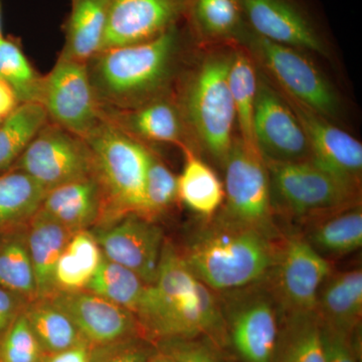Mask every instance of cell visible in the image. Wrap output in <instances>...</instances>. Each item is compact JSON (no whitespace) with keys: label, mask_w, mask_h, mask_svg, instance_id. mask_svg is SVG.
<instances>
[{"label":"cell","mask_w":362,"mask_h":362,"mask_svg":"<svg viewBox=\"0 0 362 362\" xmlns=\"http://www.w3.org/2000/svg\"><path fill=\"white\" fill-rule=\"evenodd\" d=\"M143 335L156 343L206 337L228 349L223 306L218 293L192 273L175 245L165 240L156 283L136 313Z\"/></svg>","instance_id":"6da1fadb"},{"label":"cell","mask_w":362,"mask_h":362,"mask_svg":"<svg viewBox=\"0 0 362 362\" xmlns=\"http://www.w3.org/2000/svg\"><path fill=\"white\" fill-rule=\"evenodd\" d=\"M180 42L175 25L148 42L95 54L87 68L102 113L130 110L160 98L175 70Z\"/></svg>","instance_id":"7a4b0ae2"},{"label":"cell","mask_w":362,"mask_h":362,"mask_svg":"<svg viewBox=\"0 0 362 362\" xmlns=\"http://www.w3.org/2000/svg\"><path fill=\"white\" fill-rule=\"evenodd\" d=\"M279 238L214 216L181 255L192 273L221 294L264 282L275 261Z\"/></svg>","instance_id":"3957f363"},{"label":"cell","mask_w":362,"mask_h":362,"mask_svg":"<svg viewBox=\"0 0 362 362\" xmlns=\"http://www.w3.org/2000/svg\"><path fill=\"white\" fill-rule=\"evenodd\" d=\"M232 52H214L188 78L180 111L187 130L216 161L232 148L235 106L228 85Z\"/></svg>","instance_id":"277c9868"},{"label":"cell","mask_w":362,"mask_h":362,"mask_svg":"<svg viewBox=\"0 0 362 362\" xmlns=\"http://www.w3.org/2000/svg\"><path fill=\"white\" fill-rule=\"evenodd\" d=\"M103 188L109 221L127 214L144 218V188L149 151L139 140L103 120L84 138Z\"/></svg>","instance_id":"5b68a950"},{"label":"cell","mask_w":362,"mask_h":362,"mask_svg":"<svg viewBox=\"0 0 362 362\" xmlns=\"http://www.w3.org/2000/svg\"><path fill=\"white\" fill-rule=\"evenodd\" d=\"M266 164L274 211L309 221L358 204V188L338 180L311 160Z\"/></svg>","instance_id":"8992f818"},{"label":"cell","mask_w":362,"mask_h":362,"mask_svg":"<svg viewBox=\"0 0 362 362\" xmlns=\"http://www.w3.org/2000/svg\"><path fill=\"white\" fill-rule=\"evenodd\" d=\"M228 347L240 362H273L282 312L265 283L221 293Z\"/></svg>","instance_id":"52a82bcc"},{"label":"cell","mask_w":362,"mask_h":362,"mask_svg":"<svg viewBox=\"0 0 362 362\" xmlns=\"http://www.w3.org/2000/svg\"><path fill=\"white\" fill-rule=\"evenodd\" d=\"M223 166L225 201L216 216L278 235L274 225L270 176L259 150L235 138Z\"/></svg>","instance_id":"ba28073f"},{"label":"cell","mask_w":362,"mask_h":362,"mask_svg":"<svg viewBox=\"0 0 362 362\" xmlns=\"http://www.w3.org/2000/svg\"><path fill=\"white\" fill-rule=\"evenodd\" d=\"M240 40L247 42L281 93L325 118L337 116L340 102L337 93L302 51L263 39L247 26Z\"/></svg>","instance_id":"9c48e42d"},{"label":"cell","mask_w":362,"mask_h":362,"mask_svg":"<svg viewBox=\"0 0 362 362\" xmlns=\"http://www.w3.org/2000/svg\"><path fill=\"white\" fill-rule=\"evenodd\" d=\"M332 271L329 259L302 233H291L279 238L275 261L264 283L282 314L309 313L315 312L319 290Z\"/></svg>","instance_id":"30bf717a"},{"label":"cell","mask_w":362,"mask_h":362,"mask_svg":"<svg viewBox=\"0 0 362 362\" xmlns=\"http://www.w3.org/2000/svg\"><path fill=\"white\" fill-rule=\"evenodd\" d=\"M11 168L23 171L47 192L95 175L94 159L84 138L49 120Z\"/></svg>","instance_id":"8fae6325"},{"label":"cell","mask_w":362,"mask_h":362,"mask_svg":"<svg viewBox=\"0 0 362 362\" xmlns=\"http://www.w3.org/2000/svg\"><path fill=\"white\" fill-rule=\"evenodd\" d=\"M40 104L49 121L83 138L104 120L87 64L63 57L42 78Z\"/></svg>","instance_id":"7c38bea8"},{"label":"cell","mask_w":362,"mask_h":362,"mask_svg":"<svg viewBox=\"0 0 362 362\" xmlns=\"http://www.w3.org/2000/svg\"><path fill=\"white\" fill-rule=\"evenodd\" d=\"M90 233L105 258L129 269L146 284L156 283L165 239L153 221L127 214Z\"/></svg>","instance_id":"4fadbf2b"},{"label":"cell","mask_w":362,"mask_h":362,"mask_svg":"<svg viewBox=\"0 0 362 362\" xmlns=\"http://www.w3.org/2000/svg\"><path fill=\"white\" fill-rule=\"evenodd\" d=\"M255 142L266 161L310 160L308 139L280 90L259 77L254 113Z\"/></svg>","instance_id":"5bb4252c"},{"label":"cell","mask_w":362,"mask_h":362,"mask_svg":"<svg viewBox=\"0 0 362 362\" xmlns=\"http://www.w3.org/2000/svg\"><path fill=\"white\" fill-rule=\"evenodd\" d=\"M49 300L71 319L90 347L144 338L132 312L94 293L87 290L57 292Z\"/></svg>","instance_id":"9a60e30c"},{"label":"cell","mask_w":362,"mask_h":362,"mask_svg":"<svg viewBox=\"0 0 362 362\" xmlns=\"http://www.w3.org/2000/svg\"><path fill=\"white\" fill-rule=\"evenodd\" d=\"M188 2L110 0L101 51L156 39L187 16Z\"/></svg>","instance_id":"2e32d148"},{"label":"cell","mask_w":362,"mask_h":362,"mask_svg":"<svg viewBox=\"0 0 362 362\" xmlns=\"http://www.w3.org/2000/svg\"><path fill=\"white\" fill-rule=\"evenodd\" d=\"M247 28L275 44L327 56V45L297 0H240Z\"/></svg>","instance_id":"e0dca14e"},{"label":"cell","mask_w":362,"mask_h":362,"mask_svg":"<svg viewBox=\"0 0 362 362\" xmlns=\"http://www.w3.org/2000/svg\"><path fill=\"white\" fill-rule=\"evenodd\" d=\"M303 128L310 160L326 173L352 187H361L362 145L349 133L337 127L329 119L319 115L283 94Z\"/></svg>","instance_id":"ac0fdd59"},{"label":"cell","mask_w":362,"mask_h":362,"mask_svg":"<svg viewBox=\"0 0 362 362\" xmlns=\"http://www.w3.org/2000/svg\"><path fill=\"white\" fill-rule=\"evenodd\" d=\"M40 209L71 233L88 230L104 218L103 188L96 175L59 185L47 192Z\"/></svg>","instance_id":"d6986e66"},{"label":"cell","mask_w":362,"mask_h":362,"mask_svg":"<svg viewBox=\"0 0 362 362\" xmlns=\"http://www.w3.org/2000/svg\"><path fill=\"white\" fill-rule=\"evenodd\" d=\"M315 312L322 325L349 334L358 332L362 317L361 269L331 272L319 290Z\"/></svg>","instance_id":"ffe728a7"},{"label":"cell","mask_w":362,"mask_h":362,"mask_svg":"<svg viewBox=\"0 0 362 362\" xmlns=\"http://www.w3.org/2000/svg\"><path fill=\"white\" fill-rule=\"evenodd\" d=\"M103 117L136 139L185 144L187 127L180 108L162 98L130 110L105 112Z\"/></svg>","instance_id":"44dd1931"},{"label":"cell","mask_w":362,"mask_h":362,"mask_svg":"<svg viewBox=\"0 0 362 362\" xmlns=\"http://www.w3.org/2000/svg\"><path fill=\"white\" fill-rule=\"evenodd\" d=\"M25 230L35 273L37 299H49L57 293V264L74 233L52 220L42 209L26 223Z\"/></svg>","instance_id":"7402d4cb"},{"label":"cell","mask_w":362,"mask_h":362,"mask_svg":"<svg viewBox=\"0 0 362 362\" xmlns=\"http://www.w3.org/2000/svg\"><path fill=\"white\" fill-rule=\"evenodd\" d=\"M304 238L324 258H340L362 246L361 204L311 218ZM310 221V220H309Z\"/></svg>","instance_id":"603a6c76"},{"label":"cell","mask_w":362,"mask_h":362,"mask_svg":"<svg viewBox=\"0 0 362 362\" xmlns=\"http://www.w3.org/2000/svg\"><path fill=\"white\" fill-rule=\"evenodd\" d=\"M110 0H71L61 56L87 64L101 51Z\"/></svg>","instance_id":"cb8c5ba5"},{"label":"cell","mask_w":362,"mask_h":362,"mask_svg":"<svg viewBox=\"0 0 362 362\" xmlns=\"http://www.w3.org/2000/svg\"><path fill=\"white\" fill-rule=\"evenodd\" d=\"M187 161L177 177L178 199L206 220L213 218L223 206L225 188L213 168L185 148Z\"/></svg>","instance_id":"d4e9b609"},{"label":"cell","mask_w":362,"mask_h":362,"mask_svg":"<svg viewBox=\"0 0 362 362\" xmlns=\"http://www.w3.org/2000/svg\"><path fill=\"white\" fill-rule=\"evenodd\" d=\"M47 190L18 169L0 175V235L26 226L42 207Z\"/></svg>","instance_id":"484cf974"},{"label":"cell","mask_w":362,"mask_h":362,"mask_svg":"<svg viewBox=\"0 0 362 362\" xmlns=\"http://www.w3.org/2000/svg\"><path fill=\"white\" fill-rule=\"evenodd\" d=\"M102 259L103 252L90 230L74 233L57 264V292L86 290Z\"/></svg>","instance_id":"4316f807"},{"label":"cell","mask_w":362,"mask_h":362,"mask_svg":"<svg viewBox=\"0 0 362 362\" xmlns=\"http://www.w3.org/2000/svg\"><path fill=\"white\" fill-rule=\"evenodd\" d=\"M273 362H325L320 321L316 312L282 314Z\"/></svg>","instance_id":"83f0119b"},{"label":"cell","mask_w":362,"mask_h":362,"mask_svg":"<svg viewBox=\"0 0 362 362\" xmlns=\"http://www.w3.org/2000/svg\"><path fill=\"white\" fill-rule=\"evenodd\" d=\"M185 18L204 40H240L247 28L240 0H189Z\"/></svg>","instance_id":"f1b7e54d"},{"label":"cell","mask_w":362,"mask_h":362,"mask_svg":"<svg viewBox=\"0 0 362 362\" xmlns=\"http://www.w3.org/2000/svg\"><path fill=\"white\" fill-rule=\"evenodd\" d=\"M45 354L89 345L71 319L49 299L28 302L23 311Z\"/></svg>","instance_id":"f546056e"},{"label":"cell","mask_w":362,"mask_h":362,"mask_svg":"<svg viewBox=\"0 0 362 362\" xmlns=\"http://www.w3.org/2000/svg\"><path fill=\"white\" fill-rule=\"evenodd\" d=\"M259 76L249 52L243 49L232 52L228 85L239 126L240 139L252 148L258 149L254 136V113L258 93ZM259 150V149H258Z\"/></svg>","instance_id":"4dcf8cb0"},{"label":"cell","mask_w":362,"mask_h":362,"mask_svg":"<svg viewBox=\"0 0 362 362\" xmlns=\"http://www.w3.org/2000/svg\"><path fill=\"white\" fill-rule=\"evenodd\" d=\"M25 228L0 235V286L30 302L37 300V287Z\"/></svg>","instance_id":"1f68e13d"},{"label":"cell","mask_w":362,"mask_h":362,"mask_svg":"<svg viewBox=\"0 0 362 362\" xmlns=\"http://www.w3.org/2000/svg\"><path fill=\"white\" fill-rule=\"evenodd\" d=\"M49 121L42 104L23 103L0 122V175L13 168Z\"/></svg>","instance_id":"d6a6232c"},{"label":"cell","mask_w":362,"mask_h":362,"mask_svg":"<svg viewBox=\"0 0 362 362\" xmlns=\"http://www.w3.org/2000/svg\"><path fill=\"white\" fill-rule=\"evenodd\" d=\"M148 287V284L143 282L129 269L103 256L86 290L128 309L136 315L144 301Z\"/></svg>","instance_id":"836d02e7"},{"label":"cell","mask_w":362,"mask_h":362,"mask_svg":"<svg viewBox=\"0 0 362 362\" xmlns=\"http://www.w3.org/2000/svg\"><path fill=\"white\" fill-rule=\"evenodd\" d=\"M42 78L30 65L16 40L0 37V78L13 90L18 103L40 104Z\"/></svg>","instance_id":"e575fe53"},{"label":"cell","mask_w":362,"mask_h":362,"mask_svg":"<svg viewBox=\"0 0 362 362\" xmlns=\"http://www.w3.org/2000/svg\"><path fill=\"white\" fill-rule=\"evenodd\" d=\"M144 218L153 221L178 199L177 177L151 153L145 178Z\"/></svg>","instance_id":"d590c367"},{"label":"cell","mask_w":362,"mask_h":362,"mask_svg":"<svg viewBox=\"0 0 362 362\" xmlns=\"http://www.w3.org/2000/svg\"><path fill=\"white\" fill-rule=\"evenodd\" d=\"M0 354L4 362L42 361L44 350L23 312L0 337Z\"/></svg>","instance_id":"8d00e7d4"},{"label":"cell","mask_w":362,"mask_h":362,"mask_svg":"<svg viewBox=\"0 0 362 362\" xmlns=\"http://www.w3.org/2000/svg\"><path fill=\"white\" fill-rule=\"evenodd\" d=\"M154 346L175 362H226L223 350L206 337L162 340Z\"/></svg>","instance_id":"74e56055"},{"label":"cell","mask_w":362,"mask_h":362,"mask_svg":"<svg viewBox=\"0 0 362 362\" xmlns=\"http://www.w3.org/2000/svg\"><path fill=\"white\" fill-rule=\"evenodd\" d=\"M142 337L90 347V362H149L156 347Z\"/></svg>","instance_id":"f35d334b"},{"label":"cell","mask_w":362,"mask_h":362,"mask_svg":"<svg viewBox=\"0 0 362 362\" xmlns=\"http://www.w3.org/2000/svg\"><path fill=\"white\" fill-rule=\"evenodd\" d=\"M321 325L325 362H359L356 335Z\"/></svg>","instance_id":"ab89813d"},{"label":"cell","mask_w":362,"mask_h":362,"mask_svg":"<svg viewBox=\"0 0 362 362\" xmlns=\"http://www.w3.org/2000/svg\"><path fill=\"white\" fill-rule=\"evenodd\" d=\"M28 300L0 286V337L25 310Z\"/></svg>","instance_id":"60d3db41"},{"label":"cell","mask_w":362,"mask_h":362,"mask_svg":"<svg viewBox=\"0 0 362 362\" xmlns=\"http://www.w3.org/2000/svg\"><path fill=\"white\" fill-rule=\"evenodd\" d=\"M90 346L80 345L71 349L45 354L42 362H90Z\"/></svg>","instance_id":"b9f144b4"},{"label":"cell","mask_w":362,"mask_h":362,"mask_svg":"<svg viewBox=\"0 0 362 362\" xmlns=\"http://www.w3.org/2000/svg\"><path fill=\"white\" fill-rule=\"evenodd\" d=\"M18 99L13 90L0 78V119H4L18 106Z\"/></svg>","instance_id":"7bdbcfd3"},{"label":"cell","mask_w":362,"mask_h":362,"mask_svg":"<svg viewBox=\"0 0 362 362\" xmlns=\"http://www.w3.org/2000/svg\"><path fill=\"white\" fill-rule=\"evenodd\" d=\"M149 362H175L173 357L169 356L165 352L161 351L160 349H154L150 356Z\"/></svg>","instance_id":"ee69618b"},{"label":"cell","mask_w":362,"mask_h":362,"mask_svg":"<svg viewBox=\"0 0 362 362\" xmlns=\"http://www.w3.org/2000/svg\"><path fill=\"white\" fill-rule=\"evenodd\" d=\"M4 37L2 35V28H1V0H0V37Z\"/></svg>","instance_id":"f6af8a7d"},{"label":"cell","mask_w":362,"mask_h":362,"mask_svg":"<svg viewBox=\"0 0 362 362\" xmlns=\"http://www.w3.org/2000/svg\"><path fill=\"white\" fill-rule=\"evenodd\" d=\"M0 362H4V361H2L1 354H0Z\"/></svg>","instance_id":"bcb514c9"},{"label":"cell","mask_w":362,"mask_h":362,"mask_svg":"<svg viewBox=\"0 0 362 362\" xmlns=\"http://www.w3.org/2000/svg\"><path fill=\"white\" fill-rule=\"evenodd\" d=\"M0 122H1V119H0Z\"/></svg>","instance_id":"7dc6e473"}]
</instances>
